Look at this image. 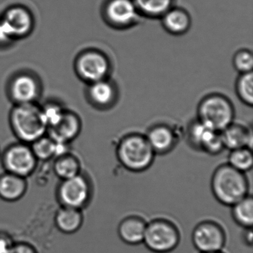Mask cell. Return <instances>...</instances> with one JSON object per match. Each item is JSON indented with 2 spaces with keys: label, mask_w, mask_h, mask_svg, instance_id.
<instances>
[{
  "label": "cell",
  "mask_w": 253,
  "mask_h": 253,
  "mask_svg": "<svg viewBox=\"0 0 253 253\" xmlns=\"http://www.w3.org/2000/svg\"><path fill=\"white\" fill-rule=\"evenodd\" d=\"M0 157H1V155H0Z\"/></svg>",
  "instance_id": "e575fe53"
},
{
  "label": "cell",
  "mask_w": 253,
  "mask_h": 253,
  "mask_svg": "<svg viewBox=\"0 0 253 253\" xmlns=\"http://www.w3.org/2000/svg\"><path fill=\"white\" fill-rule=\"evenodd\" d=\"M8 253H38L37 249L32 244L24 241L14 242Z\"/></svg>",
  "instance_id": "f546056e"
},
{
  "label": "cell",
  "mask_w": 253,
  "mask_h": 253,
  "mask_svg": "<svg viewBox=\"0 0 253 253\" xmlns=\"http://www.w3.org/2000/svg\"><path fill=\"white\" fill-rule=\"evenodd\" d=\"M155 155H164L171 152L177 143L174 128L166 124H157L151 127L145 134Z\"/></svg>",
  "instance_id": "5bb4252c"
},
{
  "label": "cell",
  "mask_w": 253,
  "mask_h": 253,
  "mask_svg": "<svg viewBox=\"0 0 253 253\" xmlns=\"http://www.w3.org/2000/svg\"><path fill=\"white\" fill-rule=\"evenodd\" d=\"M192 241L199 253L223 251L226 243V231L214 220H203L192 230Z\"/></svg>",
  "instance_id": "ba28073f"
},
{
  "label": "cell",
  "mask_w": 253,
  "mask_h": 253,
  "mask_svg": "<svg viewBox=\"0 0 253 253\" xmlns=\"http://www.w3.org/2000/svg\"><path fill=\"white\" fill-rule=\"evenodd\" d=\"M10 121L15 135L26 144H32L48 131L42 108L35 103L16 104Z\"/></svg>",
  "instance_id": "3957f363"
},
{
  "label": "cell",
  "mask_w": 253,
  "mask_h": 253,
  "mask_svg": "<svg viewBox=\"0 0 253 253\" xmlns=\"http://www.w3.org/2000/svg\"><path fill=\"white\" fill-rule=\"evenodd\" d=\"M84 222L83 210L72 207H60L54 216L56 227L66 235L76 233L82 227Z\"/></svg>",
  "instance_id": "ffe728a7"
},
{
  "label": "cell",
  "mask_w": 253,
  "mask_h": 253,
  "mask_svg": "<svg viewBox=\"0 0 253 253\" xmlns=\"http://www.w3.org/2000/svg\"><path fill=\"white\" fill-rule=\"evenodd\" d=\"M224 149L234 150L253 146V131L251 128L239 124L232 123L220 131Z\"/></svg>",
  "instance_id": "d6986e66"
},
{
  "label": "cell",
  "mask_w": 253,
  "mask_h": 253,
  "mask_svg": "<svg viewBox=\"0 0 253 253\" xmlns=\"http://www.w3.org/2000/svg\"><path fill=\"white\" fill-rule=\"evenodd\" d=\"M26 179L7 171L0 174V199L9 203L21 200L28 190Z\"/></svg>",
  "instance_id": "ac0fdd59"
},
{
  "label": "cell",
  "mask_w": 253,
  "mask_h": 253,
  "mask_svg": "<svg viewBox=\"0 0 253 253\" xmlns=\"http://www.w3.org/2000/svg\"><path fill=\"white\" fill-rule=\"evenodd\" d=\"M161 20L164 29L174 36H181L187 33L192 25L189 13L180 8H170Z\"/></svg>",
  "instance_id": "44dd1931"
},
{
  "label": "cell",
  "mask_w": 253,
  "mask_h": 253,
  "mask_svg": "<svg viewBox=\"0 0 253 253\" xmlns=\"http://www.w3.org/2000/svg\"><path fill=\"white\" fill-rule=\"evenodd\" d=\"M103 16L109 26L119 30L132 27L140 17L133 0H108Z\"/></svg>",
  "instance_id": "30bf717a"
},
{
  "label": "cell",
  "mask_w": 253,
  "mask_h": 253,
  "mask_svg": "<svg viewBox=\"0 0 253 253\" xmlns=\"http://www.w3.org/2000/svg\"><path fill=\"white\" fill-rule=\"evenodd\" d=\"M235 92L239 100L247 106L253 104V74H240L235 83Z\"/></svg>",
  "instance_id": "4316f807"
},
{
  "label": "cell",
  "mask_w": 253,
  "mask_h": 253,
  "mask_svg": "<svg viewBox=\"0 0 253 253\" xmlns=\"http://www.w3.org/2000/svg\"><path fill=\"white\" fill-rule=\"evenodd\" d=\"M180 232L175 223L163 217L147 222L143 244L155 253H169L178 247Z\"/></svg>",
  "instance_id": "8992f818"
},
{
  "label": "cell",
  "mask_w": 253,
  "mask_h": 253,
  "mask_svg": "<svg viewBox=\"0 0 253 253\" xmlns=\"http://www.w3.org/2000/svg\"><path fill=\"white\" fill-rule=\"evenodd\" d=\"M210 185L213 196L226 207H232L249 195L250 184L246 173L228 164H221L214 169Z\"/></svg>",
  "instance_id": "6da1fadb"
},
{
  "label": "cell",
  "mask_w": 253,
  "mask_h": 253,
  "mask_svg": "<svg viewBox=\"0 0 253 253\" xmlns=\"http://www.w3.org/2000/svg\"><path fill=\"white\" fill-rule=\"evenodd\" d=\"M197 115V119L204 125L221 131L234 122L235 107L227 97L214 93L205 96L200 101Z\"/></svg>",
  "instance_id": "277c9868"
},
{
  "label": "cell",
  "mask_w": 253,
  "mask_h": 253,
  "mask_svg": "<svg viewBox=\"0 0 253 253\" xmlns=\"http://www.w3.org/2000/svg\"><path fill=\"white\" fill-rule=\"evenodd\" d=\"M10 94L16 104L35 103L39 97V84L32 75H18L11 82Z\"/></svg>",
  "instance_id": "9a60e30c"
},
{
  "label": "cell",
  "mask_w": 253,
  "mask_h": 253,
  "mask_svg": "<svg viewBox=\"0 0 253 253\" xmlns=\"http://www.w3.org/2000/svg\"><path fill=\"white\" fill-rule=\"evenodd\" d=\"M93 194L94 186L91 179L84 171L70 178L60 180L56 190V197L60 207L81 210L89 205Z\"/></svg>",
  "instance_id": "5b68a950"
},
{
  "label": "cell",
  "mask_w": 253,
  "mask_h": 253,
  "mask_svg": "<svg viewBox=\"0 0 253 253\" xmlns=\"http://www.w3.org/2000/svg\"><path fill=\"white\" fill-rule=\"evenodd\" d=\"M187 140L194 149L211 155H218L224 149L220 131L209 128L198 119L188 126Z\"/></svg>",
  "instance_id": "8fae6325"
},
{
  "label": "cell",
  "mask_w": 253,
  "mask_h": 253,
  "mask_svg": "<svg viewBox=\"0 0 253 253\" xmlns=\"http://www.w3.org/2000/svg\"><path fill=\"white\" fill-rule=\"evenodd\" d=\"M232 64L235 70L240 74L253 72V53L248 49L238 50L232 59Z\"/></svg>",
  "instance_id": "83f0119b"
},
{
  "label": "cell",
  "mask_w": 253,
  "mask_h": 253,
  "mask_svg": "<svg viewBox=\"0 0 253 253\" xmlns=\"http://www.w3.org/2000/svg\"><path fill=\"white\" fill-rule=\"evenodd\" d=\"M0 158L5 171L25 178L32 175L38 167L32 148L22 142L8 146Z\"/></svg>",
  "instance_id": "52a82bcc"
},
{
  "label": "cell",
  "mask_w": 253,
  "mask_h": 253,
  "mask_svg": "<svg viewBox=\"0 0 253 253\" xmlns=\"http://www.w3.org/2000/svg\"><path fill=\"white\" fill-rule=\"evenodd\" d=\"M42 110L48 129L57 124L66 111L63 106L57 103L46 105L45 107L42 108Z\"/></svg>",
  "instance_id": "f1b7e54d"
},
{
  "label": "cell",
  "mask_w": 253,
  "mask_h": 253,
  "mask_svg": "<svg viewBox=\"0 0 253 253\" xmlns=\"http://www.w3.org/2000/svg\"><path fill=\"white\" fill-rule=\"evenodd\" d=\"M2 24L14 41L25 38L32 32L34 19L32 13L20 5L10 7L0 17Z\"/></svg>",
  "instance_id": "7c38bea8"
},
{
  "label": "cell",
  "mask_w": 253,
  "mask_h": 253,
  "mask_svg": "<svg viewBox=\"0 0 253 253\" xmlns=\"http://www.w3.org/2000/svg\"><path fill=\"white\" fill-rule=\"evenodd\" d=\"M81 130V121L75 113L66 111L61 119L54 126L48 128L50 137L58 143L69 144L75 140Z\"/></svg>",
  "instance_id": "2e32d148"
},
{
  "label": "cell",
  "mask_w": 253,
  "mask_h": 253,
  "mask_svg": "<svg viewBox=\"0 0 253 253\" xmlns=\"http://www.w3.org/2000/svg\"><path fill=\"white\" fill-rule=\"evenodd\" d=\"M234 221L244 229L252 228L253 223V199L248 195L231 207Z\"/></svg>",
  "instance_id": "d4e9b609"
},
{
  "label": "cell",
  "mask_w": 253,
  "mask_h": 253,
  "mask_svg": "<svg viewBox=\"0 0 253 253\" xmlns=\"http://www.w3.org/2000/svg\"><path fill=\"white\" fill-rule=\"evenodd\" d=\"M245 229V232L244 234V240L247 245L252 246L253 244V231H252V228H248V229Z\"/></svg>",
  "instance_id": "d6a6232c"
},
{
  "label": "cell",
  "mask_w": 253,
  "mask_h": 253,
  "mask_svg": "<svg viewBox=\"0 0 253 253\" xmlns=\"http://www.w3.org/2000/svg\"><path fill=\"white\" fill-rule=\"evenodd\" d=\"M75 68L80 78L90 84L109 78L111 63L102 51L87 50L78 57Z\"/></svg>",
  "instance_id": "9c48e42d"
},
{
  "label": "cell",
  "mask_w": 253,
  "mask_h": 253,
  "mask_svg": "<svg viewBox=\"0 0 253 253\" xmlns=\"http://www.w3.org/2000/svg\"><path fill=\"white\" fill-rule=\"evenodd\" d=\"M68 146L66 143L55 141L48 135H44L30 146L38 161H48L69 152Z\"/></svg>",
  "instance_id": "7402d4cb"
},
{
  "label": "cell",
  "mask_w": 253,
  "mask_h": 253,
  "mask_svg": "<svg viewBox=\"0 0 253 253\" xmlns=\"http://www.w3.org/2000/svg\"><path fill=\"white\" fill-rule=\"evenodd\" d=\"M53 171L60 180H66L82 172V166L78 157L68 152L54 158Z\"/></svg>",
  "instance_id": "603a6c76"
},
{
  "label": "cell",
  "mask_w": 253,
  "mask_h": 253,
  "mask_svg": "<svg viewBox=\"0 0 253 253\" xmlns=\"http://www.w3.org/2000/svg\"><path fill=\"white\" fill-rule=\"evenodd\" d=\"M147 221L141 216L128 215L121 220L118 234L123 242L129 245L142 244L144 238Z\"/></svg>",
  "instance_id": "e0dca14e"
},
{
  "label": "cell",
  "mask_w": 253,
  "mask_h": 253,
  "mask_svg": "<svg viewBox=\"0 0 253 253\" xmlns=\"http://www.w3.org/2000/svg\"><path fill=\"white\" fill-rule=\"evenodd\" d=\"M155 155L145 134L139 133L124 136L116 148L118 162L131 172L140 173L149 169L153 164Z\"/></svg>",
  "instance_id": "7a4b0ae2"
},
{
  "label": "cell",
  "mask_w": 253,
  "mask_h": 253,
  "mask_svg": "<svg viewBox=\"0 0 253 253\" xmlns=\"http://www.w3.org/2000/svg\"><path fill=\"white\" fill-rule=\"evenodd\" d=\"M87 96L94 107L106 110L116 104L118 98V87L109 78L88 84Z\"/></svg>",
  "instance_id": "4fadbf2b"
},
{
  "label": "cell",
  "mask_w": 253,
  "mask_h": 253,
  "mask_svg": "<svg viewBox=\"0 0 253 253\" xmlns=\"http://www.w3.org/2000/svg\"><path fill=\"white\" fill-rule=\"evenodd\" d=\"M142 17L161 19L170 8L174 0H133Z\"/></svg>",
  "instance_id": "cb8c5ba5"
},
{
  "label": "cell",
  "mask_w": 253,
  "mask_h": 253,
  "mask_svg": "<svg viewBox=\"0 0 253 253\" xmlns=\"http://www.w3.org/2000/svg\"><path fill=\"white\" fill-rule=\"evenodd\" d=\"M15 241L6 232L0 231V253H8Z\"/></svg>",
  "instance_id": "4dcf8cb0"
},
{
  "label": "cell",
  "mask_w": 253,
  "mask_h": 253,
  "mask_svg": "<svg viewBox=\"0 0 253 253\" xmlns=\"http://www.w3.org/2000/svg\"><path fill=\"white\" fill-rule=\"evenodd\" d=\"M223 253V251H220V252H214V253Z\"/></svg>",
  "instance_id": "836d02e7"
},
{
  "label": "cell",
  "mask_w": 253,
  "mask_h": 253,
  "mask_svg": "<svg viewBox=\"0 0 253 253\" xmlns=\"http://www.w3.org/2000/svg\"><path fill=\"white\" fill-rule=\"evenodd\" d=\"M14 41L0 20V45H7Z\"/></svg>",
  "instance_id": "1f68e13d"
},
{
  "label": "cell",
  "mask_w": 253,
  "mask_h": 253,
  "mask_svg": "<svg viewBox=\"0 0 253 253\" xmlns=\"http://www.w3.org/2000/svg\"><path fill=\"white\" fill-rule=\"evenodd\" d=\"M227 164L241 172L250 171L253 166L252 149L244 147L231 150Z\"/></svg>",
  "instance_id": "484cf974"
}]
</instances>
